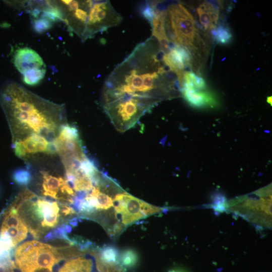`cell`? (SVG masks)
<instances>
[{
  "mask_svg": "<svg viewBox=\"0 0 272 272\" xmlns=\"http://www.w3.org/2000/svg\"><path fill=\"white\" fill-rule=\"evenodd\" d=\"M15 263L7 264H0V272H15L14 269L16 268Z\"/></svg>",
  "mask_w": 272,
  "mask_h": 272,
  "instance_id": "26",
  "label": "cell"
},
{
  "mask_svg": "<svg viewBox=\"0 0 272 272\" xmlns=\"http://www.w3.org/2000/svg\"><path fill=\"white\" fill-rule=\"evenodd\" d=\"M58 137L64 140H73L80 138L77 129L74 126L69 124L61 126Z\"/></svg>",
  "mask_w": 272,
  "mask_h": 272,
  "instance_id": "22",
  "label": "cell"
},
{
  "mask_svg": "<svg viewBox=\"0 0 272 272\" xmlns=\"http://www.w3.org/2000/svg\"><path fill=\"white\" fill-rule=\"evenodd\" d=\"M167 12L165 29L169 39L186 48L190 52L197 33L192 15L180 4L170 5Z\"/></svg>",
  "mask_w": 272,
  "mask_h": 272,
  "instance_id": "4",
  "label": "cell"
},
{
  "mask_svg": "<svg viewBox=\"0 0 272 272\" xmlns=\"http://www.w3.org/2000/svg\"><path fill=\"white\" fill-rule=\"evenodd\" d=\"M51 26V22L45 18H37L33 21V27L34 31L39 34L49 30Z\"/></svg>",
  "mask_w": 272,
  "mask_h": 272,
  "instance_id": "23",
  "label": "cell"
},
{
  "mask_svg": "<svg viewBox=\"0 0 272 272\" xmlns=\"http://www.w3.org/2000/svg\"><path fill=\"white\" fill-rule=\"evenodd\" d=\"M267 102L271 106V96L267 98Z\"/></svg>",
  "mask_w": 272,
  "mask_h": 272,
  "instance_id": "28",
  "label": "cell"
},
{
  "mask_svg": "<svg viewBox=\"0 0 272 272\" xmlns=\"http://www.w3.org/2000/svg\"><path fill=\"white\" fill-rule=\"evenodd\" d=\"M164 55L151 37L137 45L108 76L102 104L117 130L133 127L157 103L180 90L177 74L165 64Z\"/></svg>",
  "mask_w": 272,
  "mask_h": 272,
  "instance_id": "1",
  "label": "cell"
},
{
  "mask_svg": "<svg viewBox=\"0 0 272 272\" xmlns=\"http://www.w3.org/2000/svg\"><path fill=\"white\" fill-rule=\"evenodd\" d=\"M119 254L117 249L112 246L104 247L99 254L95 256L97 265H115L119 261Z\"/></svg>",
  "mask_w": 272,
  "mask_h": 272,
  "instance_id": "16",
  "label": "cell"
},
{
  "mask_svg": "<svg viewBox=\"0 0 272 272\" xmlns=\"http://www.w3.org/2000/svg\"><path fill=\"white\" fill-rule=\"evenodd\" d=\"M219 11L208 1L203 3L197 9L199 21L205 31L216 28L219 19Z\"/></svg>",
  "mask_w": 272,
  "mask_h": 272,
  "instance_id": "14",
  "label": "cell"
},
{
  "mask_svg": "<svg viewBox=\"0 0 272 272\" xmlns=\"http://www.w3.org/2000/svg\"><path fill=\"white\" fill-rule=\"evenodd\" d=\"M41 16L51 22H54L62 19V13L58 8L50 6L49 8L43 11Z\"/></svg>",
  "mask_w": 272,
  "mask_h": 272,
  "instance_id": "24",
  "label": "cell"
},
{
  "mask_svg": "<svg viewBox=\"0 0 272 272\" xmlns=\"http://www.w3.org/2000/svg\"><path fill=\"white\" fill-rule=\"evenodd\" d=\"M46 68L33 69L26 71L23 75V82L29 86L38 84L44 77Z\"/></svg>",
  "mask_w": 272,
  "mask_h": 272,
  "instance_id": "19",
  "label": "cell"
},
{
  "mask_svg": "<svg viewBox=\"0 0 272 272\" xmlns=\"http://www.w3.org/2000/svg\"><path fill=\"white\" fill-rule=\"evenodd\" d=\"M169 272H184V271L181 270L173 269V270H170Z\"/></svg>",
  "mask_w": 272,
  "mask_h": 272,
  "instance_id": "29",
  "label": "cell"
},
{
  "mask_svg": "<svg viewBox=\"0 0 272 272\" xmlns=\"http://www.w3.org/2000/svg\"><path fill=\"white\" fill-rule=\"evenodd\" d=\"M238 200L228 203L226 208L257 226L268 228L271 226V198Z\"/></svg>",
  "mask_w": 272,
  "mask_h": 272,
  "instance_id": "6",
  "label": "cell"
},
{
  "mask_svg": "<svg viewBox=\"0 0 272 272\" xmlns=\"http://www.w3.org/2000/svg\"><path fill=\"white\" fill-rule=\"evenodd\" d=\"M122 18L109 1L94 2L89 11L88 18L83 34L84 38L90 37L99 32L107 30L118 24Z\"/></svg>",
  "mask_w": 272,
  "mask_h": 272,
  "instance_id": "7",
  "label": "cell"
},
{
  "mask_svg": "<svg viewBox=\"0 0 272 272\" xmlns=\"http://www.w3.org/2000/svg\"><path fill=\"white\" fill-rule=\"evenodd\" d=\"M92 267L91 260L79 257L65 262L58 272H91Z\"/></svg>",
  "mask_w": 272,
  "mask_h": 272,
  "instance_id": "15",
  "label": "cell"
},
{
  "mask_svg": "<svg viewBox=\"0 0 272 272\" xmlns=\"http://www.w3.org/2000/svg\"><path fill=\"white\" fill-rule=\"evenodd\" d=\"M211 34L217 43L222 44L229 43L232 39L230 28L222 23L211 30Z\"/></svg>",
  "mask_w": 272,
  "mask_h": 272,
  "instance_id": "18",
  "label": "cell"
},
{
  "mask_svg": "<svg viewBox=\"0 0 272 272\" xmlns=\"http://www.w3.org/2000/svg\"><path fill=\"white\" fill-rule=\"evenodd\" d=\"M0 103L1 106L25 112L28 116L26 126L40 135L54 132L56 125L52 115L62 111L61 106L44 100L14 82L2 89Z\"/></svg>",
  "mask_w": 272,
  "mask_h": 272,
  "instance_id": "2",
  "label": "cell"
},
{
  "mask_svg": "<svg viewBox=\"0 0 272 272\" xmlns=\"http://www.w3.org/2000/svg\"><path fill=\"white\" fill-rule=\"evenodd\" d=\"M42 193L44 195L73 204L76 195L65 179L51 175L46 172H42Z\"/></svg>",
  "mask_w": 272,
  "mask_h": 272,
  "instance_id": "8",
  "label": "cell"
},
{
  "mask_svg": "<svg viewBox=\"0 0 272 272\" xmlns=\"http://www.w3.org/2000/svg\"><path fill=\"white\" fill-rule=\"evenodd\" d=\"M185 99L192 106L202 107L214 106L216 101L214 96L209 92H199L192 88L184 87L181 90Z\"/></svg>",
  "mask_w": 272,
  "mask_h": 272,
  "instance_id": "13",
  "label": "cell"
},
{
  "mask_svg": "<svg viewBox=\"0 0 272 272\" xmlns=\"http://www.w3.org/2000/svg\"><path fill=\"white\" fill-rule=\"evenodd\" d=\"M14 181L21 185H27L32 179L30 171L25 169H19L15 170L13 174Z\"/></svg>",
  "mask_w": 272,
  "mask_h": 272,
  "instance_id": "21",
  "label": "cell"
},
{
  "mask_svg": "<svg viewBox=\"0 0 272 272\" xmlns=\"http://www.w3.org/2000/svg\"><path fill=\"white\" fill-rule=\"evenodd\" d=\"M28 231L26 223L19 215L18 210L12 205L5 213L0 234L8 237L15 247L26 239Z\"/></svg>",
  "mask_w": 272,
  "mask_h": 272,
  "instance_id": "9",
  "label": "cell"
},
{
  "mask_svg": "<svg viewBox=\"0 0 272 272\" xmlns=\"http://www.w3.org/2000/svg\"><path fill=\"white\" fill-rule=\"evenodd\" d=\"M14 248L9 238L0 234V264L14 263L12 260L14 253Z\"/></svg>",
  "mask_w": 272,
  "mask_h": 272,
  "instance_id": "17",
  "label": "cell"
},
{
  "mask_svg": "<svg viewBox=\"0 0 272 272\" xmlns=\"http://www.w3.org/2000/svg\"><path fill=\"white\" fill-rule=\"evenodd\" d=\"M13 63L22 74L31 69L46 68L40 55L28 47L19 48L16 50L13 56Z\"/></svg>",
  "mask_w": 272,
  "mask_h": 272,
  "instance_id": "11",
  "label": "cell"
},
{
  "mask_svg": "<svg viewBox=\"0 0 272 272\" xmlns=\"http://www.w3.org/2000/svg\"><path fill=\"white\" fill-rule=\"evenodd\" d=\"M99 272H122L121 270L115 265H104L103 266Z\"/></svg>",
  "mask_w": 272,
  "mask_h": 272,
  "instance_id": "27",
  "label": "cell"
},
{
  "mask_svg": "<svg viewBox=\"0 0 272 272\" xmlns=\"http://www.w3.org/2000/svg\"><path fill=\"white\" fill-rule=\"evenodd\" d=\"M114 208L121 222L129 225L147 216L160 213L163 209L150 205L126 192L117 193L113 198Z\"/></svg>",
  "mask_w": 272,
  "mask_h": 272,
  "instance_id": "5",
  "label": "cell"
},
{
  "mask_svg": "<svg viewBox=\"0 0 272 272\" xmlns=\"http://www.w3.org/2000/svg\"><path fill=\"white\" fill-rule=\"evenodd\" d=\"M16 264L21 272L51 271L53 265L64 257L58 248L36 240L25 242L14 254Z\"/></svg>",
  "mask_w": 272,
  "mask_h": 272,
  "instance_id": "3",
  "label": "cell"
},
{
  "mask_svg": "<svg viewBox=\"0 0 272 272\" xmlns=\"http://www.w3.org/2000/svg\"><path fill=\"white\" fill-rule=\"evenodd\" d=\"M163 59L171 69L182 73L186 67L190 66L192 55L186 48L175 44L168 53L165 54Z\"/></svg>",
  "mask_w": 272,
  "mask_h": 272,
  "instance_id": "12",
  "label": "cell"
},
{
  "mask_svg": "<svg viewBox=\"0 0 272 272\" xmlns=\"http://www.w3.org/2000/svg\"><path fill=\"white\" fill-rule=\"evenodd\" d=\"M13 146L15 154L20 158L38 152L53 154L51 142L48 143L43 136L35 133L24 140L15 141Z\"/></svg>",
  "mask_w": 272,
  "mask_h": 272,
  "instance_id": "10",
  "label": "cell"
},
{
  "mask_svg": "<svg viewBox=\"0 0 272 272\" xmlns=\"http://www.w3.org/2000/svg\"><path fill=\"white\" fill-rule=\"evenodd\" d=\"M60 207L61 208L60 209L61 212L64 216H66L69 215H73L76 213V212L74 210V209L71 207H69L66 205H63L62 204L60 205Z\"/></svg>",
  "mask_w": 272,
  "mask_h": 272,
  "instance_id": "25",
  "label": "cell"
},
{
  "mask_svg": "<svg viewBox=\"0 0 272 272\" xmlns=\"http://www.w3.org/2000/svg\"><path fill=\"white\" fill-rule=\"evenodd\" d=\"M138 261V255L132 249H126L119 255L120 262L122 265L126 268L135 266Z\"/></svg>",
  "mask_w": 272,
  "mask_h": 272,
  "instance_id": "20",
  "label": "cell"
}]
</instances>
